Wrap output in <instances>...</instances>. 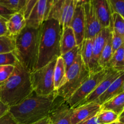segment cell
Returning a JSON list of instances; mask_svg holds the SVG:
<instances>
[{
  "instance_id": "obj_47",
  "label": "cell",
  "mask_w": 124,
  "mask_h": 124,
  "mask_svg": "<svg viewBox=\"0 0 124 124\" xmlns=\"http://www.w3.org/2000/svg\"></svg>"
},
{
  "instance_id": "obj_45",
  "label": "cell",
  "mask_w": 124,
  "mask_h": 124,
  "mask_svg": "<svg viewBox=\"0 0 124 124\" xmlns=\"http://www.w3.org/2000/svg\"><path fill=\"white\" fill-rule=\"evenodd\" d=\"M110 124H124L121 123V122H119V121H116V122H113V123H111Z\"/></svg>"
},
{
  "instance_id": "obj_35",
  "label": "cell",
  "mask_w": 124,
  "mask_h": 124,
  "mask_svg": "<svg viewBox=\"0 0 124 124\" xmlns=\"http://www.w3.org/2000/svg\"><path fill=\"white\" fill-rule=\"evenodd\" d=\"M15 11L11 10L8 9L7 8L5 7L2 5L0 4V16L2 17V18H5L7 20H8L11 16L14 14Z\"/></svg>"
},
{
  "instance_id": "obj_26",
  "label": "cell",
  "mask_w": 124,
  "mask_h": 124,
  "mask_svg": "<svg viewBox=\"0 0 124 124\" xmlns=\"http://www.w3.org/2000/svg\"><path fill=\"white\" fill-rule=\"evenodd\" d=\"M80 48L79 46H76L70 51L67 52L65 54L61 55V58H62L64 61V66H65V70L67 71L70 68V67L75 62L76 59H77L78 56L79 54Z\"/></svg>"
},
{
  "instance_id": "obj_32",
  "label": "cell",
  "mask_w": 124,
  "mask_h": 124,
  "mask_svg": "<svg viewBox=\"0 0 124 124\" xmlns=\"http://www.w3.org/2000/svg\"><path fill=\"white\" fill-rule=\"evenodd\" d=\"M0 4L11 10L21 11L20 0H0Z\"/></svg>"
},
{
  "instance_id": "obj_25",
  "label": "cell",
  "mask_w": 124,
  "mask_h": 124,
  "mask_svg": "<svg viewBox=\"0 0 124 124\" xmlns=\"http://www.w3.org/2000/svg\"><path fill=\"white\" fill-rule=\"evenodd\" d=\"M96 116L101 124H110L118 121L119 115L110 110H101Z\"/></svg>"
},
{
  "instance_id": "obj_1",
  "label": "cell",
  "mask_w": 124,
  "mask_h": 124,
  "mask_svg": "<svg viewBox=\"0 0 124 124\" xmlns=\"http://www.w3.org/2000/svg\"><path fill=\"white\" fill-rule=\"evenodd\" d=\"M62 28L56 19L44 21L39 27L38 59L35 70L41 69L61 56Z\"/></svg>"
},
{
  "instance_id": "obj_22",
  "label": "cell",
  "mask_w": 124,
  "mask_h": 124,
  "mask_svg": "<svg viewBox=\"0 0 124 124\" xmlns=\"http://www.w3.org/2000/svg\"><path fill=\"white\" fill-rule=\"evenodd\" d=\"M80 55L85 67L89 70L93 58V39H84L80 45Z\"/></svg>"
},
{
  "instance_id": "obj_20",
  "label": "cell",
  "mask_w": 124,
  "mask_h": 124,
  "mask_svg": "<svg viewBox=\"0 0 124 124\" xmlns=\"http://www.w3.org/2000/svg\"><path fill=\"white\" fill-rule=\"evenodd\" d=\"M102 110H110L119 115L124 110V93H120L101 105Z\"/></svg>"
},
{
  "instance_id": "obj_21",
  "label": "cell",
  "mask_w": 124,
  "mask_h": 124,
  "mask_svg": "<svg viewBox=\"0 0 124 124\" xmlns=\"http://www.w3.org/2000/svg\"><path fill=\"white\" fill-rule=\"evenodd\" d=\"M66 81V70L61 56L57 58L54 70V86L56 92L65 84Z\"/></svg>"
},
{
  "instance_id": "obj_5",
  "label": "cell",
  "mask_w": 124,
  "mask_h": 124,
  "mask_svg": "<svg viewBox=\"0 0 124 124\" xmlns=\"http://www.w3.org/2000/svg\"><path fill=\"white\" fill-rule=\"evenodd\" d=\"M90 76V73L84 64L79 53L75 62L67 71L65 84L56 91V94L68 100Z\"/></svg>"
},
{
  "instance_id": "obj_28",
  "label": "cell",
  "mask_w": 124,
  "mask_h": 124,
  "mask_svg": "<svg viewBox=\"0 0 124 124\" xmlns=\"http://www.w3.org/2000/svg\"><path fill=\"white\" fill-rule=\"evenodd\" d=\"M111 27L112 30L124 37V19L121 15L112 13Z\"/></svg>"
},
{
  "instance_id": "obj_10",
  "label": "cell",
  "mask_w": 124,
  "mask_h": 124,
  "mask_svg": "<svg viewBox=\"0 0 124 124\" xmlns=\"http://www.w3.org/2000/svg\"><path fill=\"white\" fill-rule=\"evenodd\" d=\"M111 31V25L110 27L102 28L101 31L93 38V58L89 69L90 75L96 73L102 70L98 65V61Z\"/></svg>"
},
{
  "instance_id": "obj_43",
  "label": "cell",
  "mask_w": 124,
  "mask_h": 124,
  "mask_svg": "<svg viewBox=\"0 0 124 124\" xmlns=\"http://www.w3.org/2000/svg\"><path fill=\"white\" fill-rule=\"evenodd\" d=\"M118 121L121 122V123L124 124V110L122 111V112L119 115Z\"/></svg>"
},
{
  "instance_id": "obj_44",
  "label": "cell",
  "mask_w": 124,
  "mask_h": 124,
  "mask_svg": "<svg viewBox=\"0 0 124 124\" xmlns=\"http://www.w3.org/2000/svg\"><path fill=\"white\" fill-rule=\"evenodd\" d=\"M26 0H20V9L21 12H23L24 7H25Z\"/></svg>"
},
{
  "instance_id": "obj_33",
  "label": "cell",
  "mask_w": 124,
  "mask_h": 124,
  "mask_svg": "<svg viewBox=\"0 0 124 124\" xmlns=\"http://www.w3.org/2000/svg\"><path fill=\"white\" fill-rule=\"evenodd\" d=\"M14 67L12 65L0 66V84L8 79L14 70Z\"/></svg>"
},
{
  "instance_id": "obj_46",
  "label": "cell",
  "mask_w": 124,
  "mask_h": 124,
  "mask_svg": "<svg viewBox=\"0 0 124 124\" xmlns=\"http://www.w3.org/2000/svg\"><path fill=\"white\" fill-rule=\"evenodd\" d=\"M122 92H124V82L123 84V85H122Z\"/></svg>"
},
{
  "instance_id": "obj_34",
  "label": "cell",
  "mask_w": 124,
  "mask_h": 124,
  "mask_svg": "<svg viewBox=\"0 0 124 124\" xmlns=\"http://www.w3.org/2000/svg\"><path fill=\"white\" fill-rule=\"evenodd\" d=\"M38 0H26L25 7H24V10H23V13L24 14L25 19L29 18L31 10L33 8L34 6H35L36 2H38Z\"/></svg>"
},
{
  "instance_id": "obj_29",
  "label": "cell",
  "mask_w": 124,
  "mask_h": 124,
  "mask_svg": "<svg viewBox=\"0 0 124 124\" xmlns=\"http://www.w3.org/2000/svg\"><path fill=\"white\" fill-rule=\"evenodd\" d=\"M18 62L13 52L0 54V66L12 65L15 66Z\"/></svg>"
},
{
  "instance_id": "obj_41",
  "label": "cell",
  "mask_w": 124,
  "mask_h": 124,
  "mask_svg": "<svg viewBox=\"0 0 124 124\" xmlns=\"http://www.w3.org/2000/svg\"><path fill=\"white\" fill-rule=\"evenodd\" d=\"M31 124H51V121L48 116H47L37 122H35Z\"/></svg>"
},
{
  "instance_id": "obj_19",
  "label": "cell",
  "mask_w": 124,
  "mask_h": 124,
  "mask_svg": "<svg viewBox=\"0 0 124 124\" xmlns=\"http://www.w3.org/2000/svg\"><path fill=\"white\" fill-rule=\"evenodd\" d=\"M61 54H65L77 46L73 31L70 26L62 29L61 38Z\"/></svg>"
},
{
  "instance_id": "obj_8",
  "label": "cell",
  "mask_w": 124,
  "mask_h": 124,
  "mask_svg": "<svg viewBox=\"0 0 124 124\" xmlns=\"http://www.w3.org/2000/svg\"><path fill=\"white\" fill-rule=\"evenodd\" d=\"M75 10L73 0H58L52 7L47 19L53 18L58 20L63 29L70 26Z\"/></svg>"
},
{
  "instance_id": "obj_7",
  "label": "cell",
  "mask_w": 124,
  "mask_h": 124,
  "mask_svg": "<svg viewBox=\"0 0 124 124\" xmlns=\"http://www.w3.org/2000/svg\"><path fill=\"white\" fill-rule=\"evenodd\" d=\"M108 70V69H102L96 73L90 75L89 78L82 84V85L73 94V95L67 100L69 105L73 108L76 105L92 93L105 78Z\"/></svg>"
},
{
  "instance_id": "obj_16",
  "label": "cell",
  "mask_w": 124,
  "mask_h": 124,
  "mask_svg": "<svg viewBox=\"0 0 124 124\" xmlns=\"http://www.w3.org/2000/svg\"><path fill=\"white\" fill-rule=\"evenodd\" d=\"M47 1L38 0L26 19V25L38 29L47 19Z\"/></svg>"
},
{
  "instance_id": "obj_31",
  "label": "cell",
  "mask_w": 124,
  "mask_h": 124,
  "mask_svg": "<svg viewBox=\"0 0 124 124\" xmlns=\"http://www.w3.org/2000/svg\"><path fill=\"white\" fill-rule=\"evenodd\" d=\"M111 44H112V51L113 54L116 50H117L124 45V37L112 30Z\"/></svg>"
},
{
  "instance_id": "obj_17",
  "label": "cell",
  "mask_w": 124,
  "mask_h": 124,
  "mask_svg": "<svg viewBox=\"0 0 124 124\" xmlns=\"http://www.w3.org/2000/svg\"><path fill=\"white\" fill-rule=\"evenodd\" d=\"M26 26V19L21 11L16 12L10 18L7 22L8 35L15 37L18 35Z\"/></svg>"
},
{
  "instance_id": "obj_18",
  "label": "cell",
  "mask_w": 124,
  "mask_h": 124,
  "mask_svg": "<svg viewBox=\"0 0 124 124\" xmlns=\"http://www.w3.org/2000/svg\"><path fill=\"white\" fill-rule=\"evenodd\" d=\"M124 82V71L121 73L120 76L113 82V83L110 85L107 90L96 100V102L101 105L113 97L122 93V85H123Z\"/></svg>"
},
{
  "instance_id": "obj_24",
  "label": "cell",
  "mask_w": 124,
  "mask_h": 124,
  "mask_svg": "<svg viewBox=\"0 0 124 124\" xmlns=\"http://www.w3.org/2000/svg\"><path fill=\"white\" fill-rule=\"evenodd\" d=\"M111 39H112V31L109 36L106 44L104 46V48L102 51L101 54L99 57V61H98V65L102 70L108 69V64L113 56Z\"/></svg>"
},
{
  "instance_id": "obj_42",
  "label": "cell",
  "mask_w": 124,
  "mask_h": 124,
  "mask_svg": "<svg viewBox=\"0 0 124 124\" xmlns=\"http://www.w3.org/2000/svg\"><path fill=\"white\" fill-rule=\"evenodd\" d=\"M58 0H48L47 1V10L48 12H50L52 7L58 2Z\"/></svg>"
},
{
  "instance_id": "obj_2",
  "label": "cell",
  "mask_w": 124,
  "mask_h": 124,
  "mask_svg": "<svg viewBox=\"0 0 124 124\" xmlns=\"http://www.w3.org/2000/svg\"><path fill=\"white\" fill-rule=\"evenodd\" d=\"M56 92L48 96L33 92L21 102L9 108L8 112L18 124H31L48 116Z\"/></svg>"
},
{
  "instance_id": "obj_27",
  "label": "cell",
  "mask_w": 124,
  "mask_h": 124,
  "mask_svg": "<svg viewBox=\"0 0 124 124\" xmlns=\"http://www.w3.org/2000/svg\"><path fill=\"white\" fill-rule=\"evenodd\" d=\"M15 44L13 37L9 36H0V54L13 52Z\"/></svg>"
},
{
  "instance_id": "obj_23",
  "label": "cell",
  "mask_w": 124,
  "mask_h": 124,
  "mask_svg": "<svg viewBox=\"0 0 124 124\" xmlns=\"http://www.w3.org/2000/svg\"><path fill=\"white\" fill-rule=\"evenodd\" d=\"M108 69H111L119 72L124 71V46L116 50L113 54L112 57L107 66Z\"/></svg>"
},
{
  "instance_id": "obj_9",
  "label": "cell",
  "mask_w": 124,
  "mask_h": 124,
  "mask_svg": "<svg viewBox=\"0 0 124 124\" xmlns=\"http://www.w3.org/2000/svg\"><path fill=\"white\" fill-rule=\"evenodd\" d=\"M73 108L67 101L57 95L53 102L48 116L51 124H71Z\"/></svg>"
},
{
  "instance_id": "obj_40",
  "label": "cell",
  "mask_w": 124,
  "mask_h": 124,
  "mask_svg": "<svg viewBox=\"0 0 124 124\" xmlns=\"http://www.w3.org/2000/svg\"><path fill=\"white\" fill-rule=\"evenodd\" d=\"M73 2L76 7L78 6H83L84 5L90 3V0H73Z\"/></svg>"
},
{
  "instance_id": "obj_39",
  "label": "cell",
  "mask_w": 124,
  "mask_h": 124,
  "mask_svg": "<svg viewBox=\"0 0 124 124\" xmlns=\"http://www.w3.org/2000/svg\"><path fill=\"white\" fill-rule=\"evenodd\" d=\"M9 108V107L0 101V118L8 112Z\"/></svg>"
},
{
  "instance_id": "obj_6",
  "label": "cell",
  "mask_w": 124,
  "mask_h": 124,
  "mask_svg": "<svg viewBox=\"0 0 124 124\" xmlns=\"http://www.w3.org/2000/svg\"><path fill=\"white\" fill-rule=\"evenodd\" d=\"M57 59H54L30 73L33 92L37 95L48 96L55 93L54 86V70Z\"/></svg>"
},
{
  "instance_id": "obj_13",
  "label": "cell",
  "mask_w": 124,
  "mask_h": 124,
  "mask_svg": "<svg viewBox=\"0 0 124 124\" xmlns=\"http://www.w3.org/2000/svg\"><path fill=\"white\" fill-rule=\"evenodd\" d=\"M70 27L73 31L77 46H80L84 40L85 33V21L83 6L75 7Z\"/></svg>"
},
{
  "instance_id": "obj_3",
  "label": "cell",
  "mask_w": 124,
  "mask_h": 124,
  "mask_svg": "<svg viewBox=\"0 0 124 124\" xmlns=\"http://www.w3.org/2000/svg\"><path fill=\"white\" fill-rule=\"evenodd\" d=\"M32 92L30 73L18 61L10 76L0 84V101L11 107L21 102Z\"/></svg>"
},
{
  "instance_id": "obj_38",
  "label": "cell",
  "mask_w": 124,
  "mask_h": 124,
  "mask_svg": "<svg viewBox=\"0 0 124 124\" xmlns=\"http://www.w3.org/2000/svg\"><path fill=\"white\" fill-rule=\"evenodd\" d=\"M77 124H101L98 121L97 116H93V117H91V118L88 119L87 120L82 121V122H79V123Z\"/></svg>"
},
{
  "instance_id": "obj_30",
  "label": "cell",
  "mask_w": 124,
  "mask_h": 124,
  "mask_svg": "<svg viewBox=\"0 0 124 124\" xmlns=\"http://www.w3.org/2000/svg\"><path fill=\"white\" fill-rule=\"evenodd\" d=\"M111 13H116L124 19V0H108Z\"/></svg>"
},
{
  "instance_id": "obj_15",
  "label": "cell",
  "mask_w": 124,
  "mask_h": 124,
  "mask_svg": "<svg viewBox=\"0 0 124 124\" xmlns=\"http://www.w3.org/2000/svg\"><path fill=\"white\" fill-rule=\"evenodd\" d=\"M96 16L102 28L110 27L111 23V8L108 0H90Z\"/></svg>"
},
{
  "instance_id": "obj_14",
  "label": "cell",
  "mask_w": 124,
  "mask_h": 124,
  "mask_svg": "<svg viewBox=\"0 0 124 124\" xmlns=\"http://www.w3.org/2000/svg\"><path fill=\"white\" fill-rule=\"evenodd\" d=\"M101 110V105L96 102L78 107L73 109L71 117V124H77L96 116Z\"/></svg>"
},
{
  "instance_id": "obj_36",
  "label": "cell",
  "mask_w": 124,
  "mask_h": 124,
  "mask_svg": "<svg viewBox=\"0 0 124 124\" xmlns=\"http://www.w3.org/2000/svg\"><path fill=\"white\" fill-rule=\"evenodd\" d=\"M0 124H18L9 112L0 118Z\"/></svg>"
},
{
  "instance_id": "obj_12",
  "label": "cell",
  "mask_w": 124,
  "mask_h": 124,
  "mask_svg": "<svg viewBox=\"0 0 124 124\" xmlns=\"http://www.w3.org/2000/svg\"><path fill=\"white\" fill-rule=\"evenodd\" d=\"M83 7L85 21V39H93L101 31L102 27L96 16L92 4L90 2Z\"/></svg>"
},
{
  "instance_id": "obj_4",
  "label": "cell",
  "mask_w": 124,
  "mask_h": 124,
  "mask_svg": "<svg viewBox=\"0 0 124 124\" xmlns=\"http://www.w3.org/2000/svg\"><path fill=\"white\" fill-rule=\"evenodd\" d=\"M39 28L26 25L13 37L15 48L13 51L18 61L30 73L35 70L38 59Z\"/></svg>"
},
{
  "instance_id": "obj_11",
  "label": "cell",
  "mask_w": 124,
  "mask_h": 124,
  "mask_svg": "<svg viewBox=\"0 0 124 124\" xmlns=\"http://www.w3.org/2000/svg\"><path fill=\"white\" fill-rule=\"evenodd\" d=\"M121 73L122 72L115 71L111 69H108L107 73L105 75V78L103 79L101 83L97 86L94 90L92 93H90L87 98H85L83 101H82L81 102L76 105L73 108V109L82 105H85V104H88V103L92 102H95L96 100L107 90V88L110 87L113 82L120 76Z\"/></svg>"
},
{
  "instance_id": "obj_37",
  "label": "cell",
  "mask_w": 124,
  "mask_h": 124,
  "mask_svg": "<svg viewBox=\"0 0 124 124\" xmlns=\"http://www.w3.org/2000/svg\"><path fill=\"white\" fill-rule=\"evenodd\" d=\"M7 21L5 18L0 16V36H8L7 29Z\"/></svg>"
}]
</instances>
